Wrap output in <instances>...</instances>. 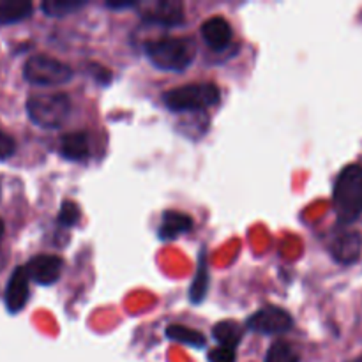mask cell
Returning <instances> with one entry per match:
<instances>
[{
  "instance_id": "6da1fadb",
  "label": "cell",
  "mask_w": 362,
  "mask_h": 362,
  "mask_svg": "<svg viewBox=\"0 0 362 362\" xmlns=\"http://www.w3.org/2000/svg\"><path fill=\"white\" fill-rule=\"evenodd\" d=\"M334 211L341 225H350L362 214V166L346 165L334 184Z\"/></svg>"
},
{
  "instance_id": "7a4b0ae2",
  "label": "cell",
  "mask_w": 362,
  "mask_h": 362,
  "mask_svg": "<svg viewBox=\"0 0 362 362\" xmlns=\"http://www.w3.org/2000/svg\"><path fill=\"white\" fill-rule=\"evenodd\" d=\"M145 53L158 69L180 73L193 64L194 57H197V48L191 39L166 35V37L147 42Z\"/></svg>"
},
{
  "instance_id": "3957f363",
  "label": "cell",
  "mask_w": 362,
  "mask_h": 362,
  "mask_svg": "<svg viewBox=\"0 0 362 362\" xmlns=\"http://www.w3.org/2000/svg\"><path fill=\"white\" fill-rule=\"evenodd\" d=\"M221 92L214 83H189L165 92V105L173 112H202L218 105Z\"/></svg>"
},
{
  "instance_id": "277c9868",
  "label": "cell",
  "mask_w": 362,
  "mask_h": 362,
  "mask_svg": "<svg viewBox=\"0 0 362 362\" xmlns=\"http://www.w3.org/2000/svg\"><path fill=\"white\" fill-rule=\"evenodd\" d=\"M28 119L42 129H57L71 113V99L64 92L45 95H32L27 101Z\"/></svg>"
},
{
  "instance_id": "5b68a950",
  "label": "cell",
  "mask_w": 362,
  "mask_h": 362,
  "mask_svg": "<svg viewBox=\"0 0 362 362\" xmlns=\"http://www.w3.org/2000/svg\"><path fill=\"white\" fill-rule=\"evenodd\" d=\"M23 78L37 87H55L67 83L73 78V69L53 57L34 55L25 62Z\"/></svg>"
},
{
  "instance_id": "8992f818",
  "label": "cell",
  "mask_w": 362,
  "mask_h": 362,
  "mask_svg": "<svg viewBox=\"0 0 362 362\" xmlns=\"http://www.w3.org/2000/svg\"><path fill=\"white\" fill-rule=\"evenodd\" d=\"M138 7H140L141 20L163 27L179 25L186 18L184 4L180 0H151V2L138 4Z\"/></svg>"
},
{
  "instance_id": "52a82bcc",
  "label": "cell",
  "mask_w": 362,
  "mask_h": 362,
  "mask_svg": "<svg viewBox=\"0 0 362 362\" xmlns=\"http://www.w3.org/2000/svg\"><path fill=\"white\" fill-rule=\"evenodd\" d=\"M247 329L258 334H285L292 329L293 320L285 310L278 306H265L247 318Z\"/></svg>"
},
{
  "instance_id": "ba28073f",
  "label": "cell",
  "mask_w": 362,
  "mask_h": 362,
  "mask_svg": "<svg viewBox=\"0 0 362 362\" xmlns=\"http://www.w3.org/2000/svg\"><path fill=\"white\" fill-rule=\"evenodd\" d=\"M62 267V258L57 257V255H37V257L30 258L28 264L25 265L28 278L42 286H49L59 281Z\"/></svg>"
},
{
  "instance_id": "9c48e42d",
  "label": "cell",
  "mask_w": 362,
  "mask_h": 362,
  "mask_svg": "<svg viewBox=\"0 0 362 362\" xmlns=\"http://www.w3.org/2000/svg\"><path fill=\"white\" fill-rule=\"evenodd\" d=\"M28 278L27 269L25 267H16L11 274L9 281L6 286V296H4V303L9 313L16 315L20 313L25 308L28 300V293H30V286H28Z\"/></svg>"
},
{
  "instance_id": "30bf717a",
  "label": "cell",
  "mask_w": 362,
  "mask_h": 362,
  "mask_svg": "<svg viewBox=\"0 0 362 362\" xmlns=\"http://www.w3.org/2000/svg\"><path fill=\"white\" fill-rule=\"evenodd\" d=\"M331 253L339 264H354L359 260L362 253V233L356 230H346L339 233L331 243Z\"/></svg>"
},
{
  "instance_id": "8fae6325",
  "label": "cell",
  "mask_w": 362,
  "mask_h": 362,
  "mask_svg": "<svg viewBox=\"0 0 362 362\" xmlns=\"http://www.w3.org/2000/svg\"><path fill=\"white\" fill-rule=\"evenodd\" d=\"M202 37L207 42V46H211L216 52H221V49H225L226 46L232 42V25L221 16L209 18V20L202 25Z\"/></svg>"
},
{
  "instance_id": "7c38bea8",
  "label": "cell",
  "mask_w": 362,
  "mask_h": 362,
  "mask_svg": "<svg viewBox=\"0 0 362 362\" xmlns=\"http://www.w3.org/2000/svg\"><path fill=\"white\" fill-rule=\"evenodd\" d=\"M193 228V219L191 216L179 211H168L163 216L161 226H159V239L173 240L182 233H187Z\"/></svg>"
},
{
  "instance_id": "4fadbf2b",
  "label": "cell",
  "mask_w": 362,
  "mask_h": 362,
  "mask_svg": "<svg viewBox=\"0 0 362 362\" xmlns=\"http://www.w3.org/2000/svg\"><path fill=\"white\" fill-rule=\"evenodd\" d=\"M60 154L69 161H85L90 156V144L88 136L81 131L64 134L60 140Z\"/></svg>"
},
{
  "instance_id": "5bb4252c",
  "label": "cell",
  "mask_w": 362,
  "mask_h": 362,
  "mask_svg": "<svg viewBox=\"0 0 362 362\" xmlns=\"http://www.w3.org/2000/svg\"><path fill=\"white\" fill-rule=\"evenodd\" d=\"M32 6L27 0H0V25L18 23L32 14Z\"/></svg>"
},
{
  "instance_id": "9a60e30c",
  "label": "cell",
  "mask_w": 362,
  "mask_h": 362,
  "mask_svg": "<svg viewBox=\"0 0 362 362\" xmlns=\"http://www.w3.org/2000/svg\"><path fill=\"white\" fill-rule=\"evenodd\" d=\"M214 338L218 339L219 346H225V349H235L239 346V343L243 341L244 329L243 325H239L233 320H225L219 322L214 325V331H212Z\"/></svg>"
},
{
  "instance_id": "2e32d148",
  "label": "cell",
  "mask_w": 362,
  "mask_h": 362,
  "mask_svg": "<svg viewBox=\"0 0 362 362\" xmlns=\"http://www.w3.org/2000/svg\"><path fill=\"white\" fill-rule=\"evenodd\" d=\"M166 336L172 341L184 343V345L194 346V349H202L205 345V336L200 331H194V329L186 327V325H170L166 329Z\"/></svg>"
},
{
  "instance_id": "e0dca14e",
  "label": "cell",
  "mask_w": 362,
  "mask_h": 362,
  "mask_svg": "<svg viewBox=\"0 0 362 362\" xmlns=\"http://www.w3.org/2000/svg\"><path fill=\"white\" fill-rule=\"evenodd\" d=\"M85 2L81 0H46V2L41 4V9L45 11L46 16H66V14H71L73 11L83 7Z\"/></svg>"
},
{
  "instance_id": "ac0fdd59",
  "label": "cell",
  "mask_w": 362,
  "mask_h": 362,
  "mask_svg": "<svg viewBox=\"0 0 362 362\" xmlns=\"http://www.w3.org/2000/svg\"><path fill=\"white\" fill-rule=\"evenodd\" d=\"M207 290H209V271H207V265H205V258H200V267H198L197 276L193 279V285H191L189 290V297H191V303H202L204 297L207 296Z\"/></svg>"
},
{
  "instance_id": "d6986e66",
  "label": "cell",
  "mask_w": 362,
  "mask_h": 362,
  "mask_svg": "<svg viewBox=\"0 0 362 362\" xmlns=\"http://www.w3.org/2000/svg\"><path fill=\"white\" fill-rule=\"evenodd\" d=\"M265 362H299V354L293 350L290 343L279 339V341L272 343L265 356Z\"/></svg>"
},
{
  "instance_id": "ffe728a7",
  "label": "cell",
  "mask_w": 362,
  "mask_h": 362,
  "mask_svg": "<svg viewBox=\"0 0 362 362\" xmlns=\"http://www.w3.org/2000/svg\"><path fill=\"white\" fill-rule=\"evenodd\" d=\"M80 218H81V211L80 207H78V204H74V202L71 200H66L62 205H60L57 221H59V225L66 226V228H71V226H74L78 221H80Z\"/></svg>"
},
{
  "instance_id": "44dd1931",
  "label": "cell",
  "mask_w": 362,
  "mask_h": 362,
  "mask_svg": "<svg viewBox=\"0 0 362 362\" xmlns=\"http://www.w3.org/2000/svg\"><path fill=\"white\" fill-rule=\"evenodd\" d=\"M16 152V144L13 138L0 127V161H6Z\"/></svg>"
},
{
  "instance_id": "7402d4cb",
  "label": "cell",
  "mask_w": 362,
  "mask_h": 362,
  "mask_svg": "<svg viewBox=\"0 0 362 362\" xmlns=\"http://www.w3.org/2000/svg\"><path fill=\"white\" fill-rule=\"evenodd\" d=\"M209 361L211 362H235V352H233L232 349L218 346V349L211 350V354H209Z\"/></svg>"
},
{
  "instance_id": "603a6c76",
  "label": "cell",
  "mask_w": 362,
  "mask_h": 362,
  "mask_svg": "<svg viewBox=\"0 0 362 362\" xmlns=\"http://www.w3.org/2000/svg\"><path fill=\"white\" fill-rule=\"evenodd\" d=\"M90 67H92V74L95 76V80H99L105 83V81H108L110 78H112V73H110L108 69H101V67L95 66V64H92Z\"/></svg>"
},
{
  "instance_id": "cb8c5ba5",
  "label": "cell",
  "mask_w": 362,
  "mask_h": 362,
  "mask_svg": "<svg viewBox=\"0 0 362 362\" xmlns=\"http://www.w3.org/2000/svg\"><path fill=\"white\" fill-rule=\"evenodd\" d=\"M106 6L112 9H126V7H138V2H108Z\"/></svg>"
},
{
  "instance_id": "d4e9b609",
  "label": "cell",
  "mask_w": 362,
  "mask_h": 362,
  "mask_svg": "<svg viewBox=\"0 0 362 362\" xmlns=\"http://www.w3.org/2000/svg\"><path fill=\"white\" fill-rule=\"evenodd\" d=\"M2 235H4V221L0 219V237H2Z\"/></svg>"
},
{
  "instance_id": "484cf974",
  "label": "cell",
  "mask_w": 362,
  "mask_h": 362,
  "mask_svg": "<svg viewBox=\"0 0 362 362\" xmlns=\"http://www.w3.org/2000/svg\"><path fill=\"white\" fill-rule=\"evenodd\" d=\"M352 362H362V357H357V359H354Z\"/></svg>"
}]
</instances>
